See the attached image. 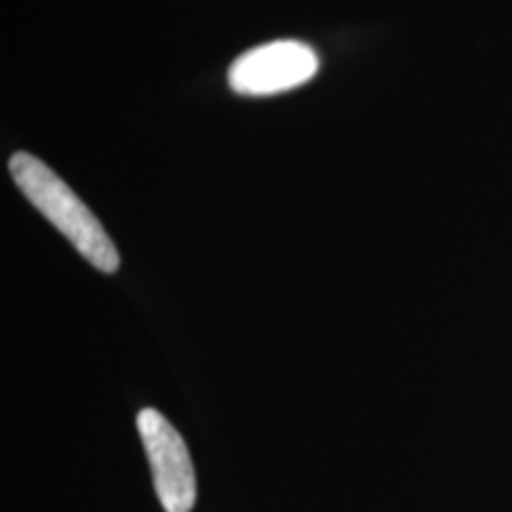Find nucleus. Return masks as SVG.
Masks as SVG:
<instances>
[{"label": "nucleus", "instance_id": "1", "mask_svg": "<svg viewBox=\"0 0 512 512\" xmlns=\"http://www.w3.org/2000/svg\"><path fill=\"white\" fill-rule=\"evenodd\" d=\"M10 174L22 195L72 242L88 264L102 273L117 271L121 259L110 235L86 202H81V197L48 164L29 152H15L10 159Z\"/></svg>", "mask_w": 512, "mask_h": 512}, {"label": "nucleus", "instance_id": "2", "mask_svg": "<svg viewBox=\"0 0 512 512\" xmlns=\"http://www.w3.org/2000/svg\"><path fill=\"white\" fill-rule=\"evenodd\" d=\"M136 425L162 508L166 512H190L197 498V482L183 437L155 408H143Z\"/></svg>", "mask_w": 512, "mask_h": 512}, {"label": "nucleus", "instance_id": "3", "mask_svg": "<svg viewBox=\"0 0 512 512\" xmlns=\"http://www.w3.org/2000/svg\"><path fill=\"white\" fill-rule=\"evenodd\" d=\"M318 74V55L302 41H273L247 50L228 69V86L238 95L266 98L304 86Z\"/></svg>", "mask_w": 512, "mask_h": 512}]
</instances>
